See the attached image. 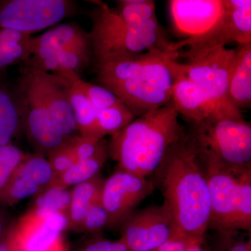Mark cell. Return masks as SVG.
<instances>
[{
	"label": "cell",
	"mask_w": 251,
	"mask_h": 251,
	"mask_svg": "<svg viewBox=\"0 0 251 251\" xmlns=\"http://www.w3.org/2000/svg\"><path fill=\"white\" fill-rule=\"evenodd\" d=\"M153 175L177 234L204 242L210 196L202 162L187 132L170 148Z\"/></svg>",
	"instance_id": "cell-1"
},
{
	"label": "cell",
	"mask_w": 251,
	"mask_h": 251,
	"mask_svg": "<svg viewBox=\"0 0 251 251\" xmlns=\"http://www.w3.org/2000/svg\"><path fill=\"white\" fill-rule=\"evenodd\" d=\"M173 102L136 117L108 145L118 170L148 178L154 174L170 148L184 133Z\"/></svg>",
	"instance_id": "cell-2"
},
{
	"label": "cell",
	"mask_w": 251,
	"mask_h": 251,
	"mask_svg": "<svg viewBox=\"0 0 251 251\" xmlns=\"http://www.w3.org/2000/svg\"><path fill=\"white\" fill-rule=\"evenodd\" d=\"M91 14L92 57L97 69L108 63L131 58L158 49L170 51L171 42L156 18L140 27L127 24L117 12L102 1Z\"/></svg>",
	"instance_id": "cell-3"
},
{
	"label": "cell",
	"mask_w": 251,
	"mask_h": 251,
	"mask_svg": "<svg viewBox=\"0 0 251 251\" xmlns=\"http://www.w3.org/2000/svg\"><path fill=\"white\" fill-rule=\"evenodd\" d=\"M201 158L210 196L209 229L251 234V164L230 166Z\"/></svg>",
	"instance_id": "cell-4"
},
{
	"label": "cell",
	"mask_w": 251,
	"mask_h": 251,
	"mask_svg": "<svg viewBox=\"0 0 251 251\" xmlns=\"http://www.w3.org/2000/svg\"><path fill=\"white\" fill-rule=\"evenodd\" d=\"M177 53L161 51L129 80L108 90L118 97L136 117L171 103L175 74L173 62Z\"/></svg>",
	"instance_id": "cell-5"
},
{
	"label": "cell",
	"mask_w": 251,
	"mask_h": 251,
	"mask_svg": "<svg viewBox=\"0 0 251 251\" xmlns=\"http://www.w3.org/2000/svg\"><path fill=\"white\" fill-rule=\"evenodd\" d=\"M187 133L204 159L230 166L251 164V122L244 119L211 118L191 125Z\"/></svg>",
	"instance_id": "cell-6"
},
{
	"label": "cell",
	"mask_w": 251,
	"mask_h": 251,
	"mask_svg": "<svg viewBox=\"0 0 251 251\" xmlns=\"http://www.w3.org/2000/svg\"><path fill=\"white\" fill-rule=\"evenodd\" d=\"M236 54L237 49H227L224 46L184 64L178 62V66L214 105L220 116L242 120L244 118L242 111L232 104L228 94L229 77Z\"/></svg>",
	"instance_id": "cell-7"
},
{
	"label": "cell",
	"mask_w": 251,
	"mask_h": 251,
	"mask_svg": "<svg viewBox=\"0 0 251 251\" xmlns=\"http://www.w3.org/2000/svg\"><path fill=\"white\" fill-rule=\"evenodd\" d=\"M15 94L22 112L23 128L36 153L48 155L68 140L56 125L25 66L21 69Z\"/></svg>",
	"instance_id": "cell-8"
},
{
	"label": "cell",
	"mask_w": 251,
	"mask_h": 251,
	"mask_svg": "<svg viewBox=\"0 0 251 251\" xmlns=\"http://www.w3.org/2000/svg\"><path fill=\"white\" fill-rule=\"evenodd\" d=\"M232 42L239 46L251 44V4L236 9L225 6L224 14L210 29L195 37L171 43L170 50L178 52V58L188 61Z\"/></svg>",
	"instance_id": "cell-9"
},
{
	"label": "cell",
	"mask_w": 251,
	"mask_h": 251,
	"mask_svg": "<svg viewBox=\"0 0 251 251\" xmlns=\"http://www.w3.org/2000/svg\"><path fill=\"white\" fill-rule=\"evenodd\" d=\"M75 2L68 0L0 1V28L31 35L75 14Z\"/></svg>",
	"instance_id": "cell-10"
},
{
	"label": "cell",
	"mask_w": 251,
	"mask_h": 251,
	"mask_svg": "<svg viewBox=\"0 0 251 251\" xmlns=\"http://www.w3.org/2000/svg\"><path fill=\"white\" fill-rule=\"evenodd\" d=\"M156 188L152 179L121 170L105 179L100 198L108 213V228H120L122 223Z\"/></svg>",
	"instance_id": "cell-11"
},
{
	"label": "cell",
	"mask_w": 251,
	"mask_h": 251,
	"mask_svg": "<svg viewBox=\"0 0 251 251\" xmlns=\"http://www.w3.org/2000/svg\"><path fill=\"white\" fill-rule=\"evenodd\" d=\"M120 230V240L128 251H151L173 238L181 237L163 204L133 211L122 223Z\"/></svg>",
	"instance_id": "cell-12"
},
{
	"label": "cell",
	"mask_w": 251,
	"mask_h": 251,
	"mask_svg": "<svg viewBox=\"0 0 251 251\" xmlns=\"http://www.w3.org/2000/svg\"><path fill=\"white\" fill-rule=\"evenodd\" d=\"M30 71L36 87L63 136L69 140L79 135L70 99V82L65 77L37 70Z\"/></svg>",
	"instance_id": "cell-13"
},
{
	"label": "cell",
	"mask_w": 251,
	"mask_h": 251,
	"mask_svg": "<svg viewBox=\"0 0 251 251\" xmlns=\"http://www.w3.org/2000/svg\"><path fill=\"white\" fill-rule=\"evenodd\" d=\"M54 179L53 172L44 155L27 153L0 200V204L14 206L33 198L49 187Z\"/></svg>",
	"instance_id": "cell-14"
},
{
	"label": "cell",
	"mask_w": 251,
	"mask_h": 251,
	"mask_svg": "<svg viewBox=\"0 0 251 251\" xmlns=\"http://www.w3.org/2000/svg\"><path fill=\"white\" fill-rule=\"evenodd\" d=\"M168 2L175 30L185 39L210 29L225 11L224 0H171Z\"/></svg>",
	"instance_id": "cell-15"
},
{
	"label": "cell",
	"mask_w": 251,
	"mask_h": 251,
	"mask_svg": "<svg viewBox=\"0 0 251 251\" xmlns=\"http://www.w3.org/2000/svg\"><path fill=\"white\" fill-rule=\"evenodd\" d=\"M173 67L175 81L172 102L179 115L190 125H197L211 118H223L199 87L180 70L177 61H173Z\"/></svg>",
	"instance_id": "cell-16"
},
{
	"label": "cell",
	"mask_w": 251,
	"mask_h": 251,
	"mask_svg": "<svg viewBox=\"0 0 251 251\" xmlns=\"http://www.w3.org/2000/svg\"><path fill=\"white\" fill-rule=\"evenodd\" d=\"M62 50L92 55L90 35L75 23H67L31 39L30 58H43Z\"/></svg>",
	"instance_id": "cell-17"
},
{
	"label": "cell",
	"mask_w": 251,
	"mask_h": 251,
	"mask_svg": "<svg viewBox=\"0 0 251 251\" xmlns=\"http://www.w3.org/2000/svg\"><path fill=\"white\" fill-rule=\"evenodd\" d=\"M228 94L238 109L250 108L251 105V44L239 46L229 77Z\"/></svg>",
	"instance_id": "cell-18"
},
{
	"label": "cell",
	"mask_w": 251,
	"mask_h": 251,
	"mask_svg": "<svg viewBox=\"0 0 251 251\" xmlns=\"http://www.w3.org/2000/svg\"><path fill=\"white\" fill-rule=\"evenodd\" d=\"M161 50L152 49L131 58L110 62L99 68L97 80L102 87L109 89L129 80L145 64L154 58Z\"/></svg>",
	"instance_id": "cell-19"
},
{
	"label": "cell",
	"mask_w": 251,
	"mask_h": 251,
	"mask_svg": "<svg viewBox=\"0 0 251 251\" xmlns=\"http://www.w3.org/2000/svg\"><path fill=\"white\" fill-rule=\"evenodd\" d=\"M104 181L100 173L92 179L75 185L70 189V204L67 212L70 230L79 232L86 212L100 196Z\"/></svg>",
	"instance_id": "cell-20"
},
{
	"label": "cell",
	"mask_w": 251,
	"mask_h": 251,
	"mask_svg": "<svg viewBox=\"0 0 251 251\" xmlns=\"http://www.w3.org/2000/svg\"><path fill=\"white\" fill-rule=\"evenodd\" d=\"M91 58V54L62 50L48 54L43 58H29L25 65L50 74L73 72L79 75L88 65Z\"/></svg>",
	"instance_id": "cell-21"
},
{
	"label": "cell",
	"mask_w": 251,
	"mask_h": 251,
	"mask_svg": "<svg viewBox=\"0 0 251 251\" xmlns=\"http://www.w3.org/2000/svg\"><path fill=\"white\" fill-rule=\"evenodd\" d=\"M70 85L71 103L79 135L85 140L101 141L103 138L99 131L97 108L77 87L71 82Z\"/></svg>",
	"instance_id": "cell-22"
},
{
	"label": "cell",
	"mask_w": 251,
	"mask_h": 251,
	"mask_svg": "<svg viewBox=\"0 0 251 251\" xmlns=\"http://www.w3.org/2000/svg\"><path fill=\"white\" fill-rule=\"evenodd\" d=\"M108 157L106 145L94 156L77 161L64 174L54 178L49 186L69 189L75 185L88 181L100 173Z\"/></svg>",
	"instance_id": "cell-23"
},
{
	"label": "cell",
	"mask_w": 251,
	"mask_h": 251,
	"mask_svg": "<svg viewBox=\"0 0 251 251\" xmlns=\"http://www.w3.org/2000/svg\"><path fill=\"white\" fill-rule=\"evenodd\" d=\"M22 129V112L16 94L0 88V146L11 144Z\"/></svg>",
	"instance_id": "cell-24"
},
{
	"label": "cell",
	"mask_w": 251,
	"mask_h": 251,
	"mask_svg": "<svg viewBox=\"0 0 251 251\" xmlns=\"http://www.w3.org/2000/svg\"><path fill=\"white\" fill-rule=\"evenodd\" d=\"M63 234L42 221L36 228L21 234L23 249L25 251H69Z\"/></svg>",
	"instance_id": "cell-25"
},
{
	"label": "cell",
	"mask_w": 251,
	"mask_h": 251,
	"mask_svg": "<svg viewBox=\"0 0 251 251\" xmlns=\"http://www.w3.org/2000/svg\"><path fill=\"white\" fill-rule=\"evenodd\" d=\"M135 118L133 112L122 101L110 108L97 110L99 131L103 138L117 134Z\"/></svg>",
	"instance_id": "cell-26"
},
{
	"label": "cell",
	"mask_w": 251,
	"mask_h": 251,
	"mask_svg": "<svg viewBox=\"0 0 251 251\" xmlns=\"http://www.w3.org/2000/svg\"><path fill=\"white\" fill-rule=\"evenodd\" d=\"M57 75L65 77L71 83L77 87L85 94L97 110L110 108L122 102L111 91L102 86L85 82L75 73L67 72Z\"/></svg>",
	"instance_id": "cell-27"
},
{
	"label": "cell",
	"mask_w": 251,
	"mask_h": 251,
	"mask_svg": "<svg viewBox=\"0 0 251 251\" xmlns=\"http://www.w3.org/2000/svg\"><path fill=\"white\" fill-rule=\"evenodd\" d=\"M117 12L127 24L140 27L156 16V3L151 0H121L117 1Z\"/></svg>",
	"instance_id": "cell-28"
},
{
	"label": "cell",
	"mask_w": 251,
	"mask_h": 251,
	"mask_svg": "<svg viewBox=\"0 0 251 251\" xmlns=\"http://www.w3.org/2000/svg\"><path fill=\"white\" fill-rule=\"evenodd\" d=\"M70 201V189L49 186L32 198L28 209H40L48 213H67Z\"/></svg>",
	"instance_id": "cell-29"
},
{
	"label": "cell",
	"mask_w": 251,
	"mask_h": 251,
	"mask_svg": "<svg viewBox=\"0 0 251 251\" xmlns=\"http://www.w3.org/2000/svg\"><path fill=\"white\" fill-rule=\"evenodd\" d=\"M26 156L27 153L12 143L0 146V200Z\"/></svg>",
	"instance_id": "cell-30"
},
{
	"label": "cell",
	"mask_w": 251,
	"mask_h": 251,
	"mask_svg": "<svg viewBox=\"0 0 251 251\" xmlns=\"http://www.w3.org/2000/svg\"><path fill=\"white\" fill-rule=\"evenodd\" d=\"M108 213L104 208L99 196L86 212L80 226L79 233L97 235L103 229L108 228Z\"/></svg>",
	"instance_id": "cell-31"
},
{
	"label": "cell",
	"mask_w": 251,
	"mask_h": 251,
	"mask_svg": "<svg viewBox=\"0 0 251 251\" xmlns=\"http://www.w3.org/2000/svg\"><path fill=\"white\" fill-rule=\"evenodd\" d=\"M48 160L53 172L54 178L64 174L74 166L77 159L73 150L70 140L64 142L50 152L48 154Z\"/></svg>",
	"instance_id": "cell-32"
},
{
	"label": "cell",
	"mask_w": 251,
	"mask_h": 251,
	"mask_svg": "<svg viewBox=\"0 0 251 251\" xmlns=\"http://www.w3.org/2000/svg\"><path fill=\"white\" fill-rule=\"evenodd\" d=\"M31 39L27 44L15 47H0V68L27 62L31 56Z\"/></svg>",
	"instance_id": "cell-33"
},
{
	"label": "cell",
	"mask_w": 251,
	"mask_h": 251,
	"mask_svg": "<svg viewBox=\"0 0 251 251\" xmlns=\"http://www.w3.org/2000/svg\"><path fill=\"white\" fill-rule=\"evenodd\" d=\"M69 140L77 161L94 156L107 145L103 140L100 142H94L84 139L80 135Z\"/></svg>",
	"instance_id": "cell-34"
},
{
	"label": "cell",
	"mask_w": 251,
	"mask_h": 251,
	"mask_svg": "<svg viewBox=\"0 0 251 251\" xmlns=\"http://www.w3.org/2000/svg\"><path fill=\"white\" fill-rule=\"evenodd\" d=\"M220 237L212 251H251V239H237L235 232H219Z\"/></svg>",
	"instance_id": "cell-35"
},
{
	"label": "cell",
	"mask_w": 251,
	"mask_h": 251,
	"mask_svg": "<svg viewBox=\"0 0 251 251\" xmlns=\"http://www.w3.org/2000/svg\"><path fill=\"white\" fill-rule=\"evenodd\" d=\"M0 251H25L16 221L10 222L0 239Z\"/></svg>",
	"instance_id": "cell-36"
},
{
	"label": "cell",
	"mask_w": 251,
	"mask_h": 251,
	"mask_svg": "<svg viewBox=\"0 0 251 251\" xmlns=\"http://www.w3.org/2000/svg\"><path fill=\"white\" fill-rule=\"evenodd\" d=\"M76 251H128V249L120 239L113 242L99 237L87 243Z\"/></svg>",
	"instance_id": "cell-37"
},
{
	"label": "cell",
	"mask_w": 251,
	"mask_h": 251,
	"mask_svg": "<svg viewBox=\"0 0 251 251\" xmlns=\"http://www.w3.org/2000/svg\"><path fill=\"white\" fill-rule=\"evenodd\" d=\"M32 36L7 28H0V47L11 48L27 44Z\"/></svg>",
	"instance_id": "cell-38"
},
{
	"label": "cell",
	"mask_w": 251,
	"mask_h": 251,
	"mask_svg": "<svg viewBox=\"0 0 251 251\" xmlns=\"http://www.w3.org/2000/svg\"><path fill=\"white\" fill-rule=\"evenodd\" d=\"M9 224L10 222H9L6 213L0 208V239Z\"/></svg>",
	"instance_id": "cell-39"
}]
</instances>
